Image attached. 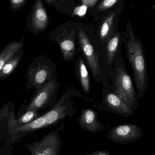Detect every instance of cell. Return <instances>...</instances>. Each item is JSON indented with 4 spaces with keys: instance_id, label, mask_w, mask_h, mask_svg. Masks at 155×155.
Instances as JSON below:
<instances>
[{
    "instance_id": "15",
    "label": "cell",
    "mask_w": 155,
    "mask_h": 155,
    "mask_svg": "<svg viewBox=\"0 0 155 155\" xmlns=\"http://www.w3.org/2000/svg\"><path fill=\"white\" fill-rule=\"evenodd\" d=\"M78 70L82 87L85 92L88 94L90 92V78L87 69L83 59H80L79 60Z\"/></svg>"
},
{
    "instance_id": "16",
    "label": "cell",
    "mask_w": 155,
    "mask_h": 155,
    "mask_svg": "<svg viewBox=\"0 0 155 155\" xmlns=\"http://www.w3.org/2000/svg\"><path fill=\"white\" fill-rule=\"evenodd\" d=\"M38 117H39V114L38 111L34 110H27L17 121H11V123L14 127L20 126L29 124Z\"/></svg>"
},
{
    "instance_id": "3",
    "label": "cell",
    "mask_w": 155,
    "mask_h": 155,
    "mask_svg": "<svg viewBox=\"0 0 155 155\" xmlns=\"http://www.w3.org/2000/svg\"><path fill=\"white\" fill-rule=\"evenodd\" d=\"M53 65L45 55L37 56L29 65L26 73L27 88L38 91L45 83L52 79Z\"/></svg>"
},
{
    "instance_id": "1",
    "label": "cell",
    "mask_w": 155,
    "mask_h": 155,
    "mask_svg": "<svg viewBox=\"0 0 155 155\" xmlns=\"http://www.w3.org/2000/svg\"><path fill=\"white\" fill-rule=\"evenodd\" d=\"M67 96L66 94H64L52 110L45 114L39 117L29 124L14 127L12 134L14 135L25 134L41 128L54 125L68 116H72L73 113L70 108V104L66 103Z\"/></svg>"
},
{
    "instance_id": "14",
    "label": "cell",
    "mask_w": 155,
    "mask_h": 155,
    "mask_svg": "<svg viewBox=\"0 0 155 155\" xmlns=\"http://www.w3.org/2000/svg\"><path fill=\"white\" fill-rule=\"evenodd\" d=\"M23 54L22 48L5 64L0 71V81L10 75L15 70L22 58Z\"/></svg>"
},
{
    "instance_id": "11",
    "label": "cell",
    "mask_w": 155,
    "mask_h": 155,
    "mask_svg": "<svg viewBox=\"0 0 155 155\" xmlns=\"http://www.w3.org/2000/svg\"><path fill=\"white\" fill-rule=\"evenodd\" d=\"M49 37L57 43L65 60H69L73 56L76 49V41L71 34L63 32L59 35L50 34Z\"/></svg>"
},
{
    "instance_id": "13",
    "label": "cell",
    "mask_w": 155,
    "mask_h": 155,
    "mask_svg": "<svg viewBox=\"0 0 155 155\" xmlns=\"http://www.w3.org/2000/svg\"><path fill=\"white\" fill-rule=\"evenodd\" d=\"M106 101L109 106L116 111L125 116H130L133 114V111L118 95L111 93L106 97Z\"/></svg>"
},
{
    "instance_id": "4",
    "label": "cell",
    "mask_w": 155,
    "mask_h": 155,
    "mask_svg": "<svg viewBox=\"0 0 155 155\" xmlns=\"http://www.w3.org/2000/svg\"><path fill=\"white\" fill-rule=\"evenodd\" d=\"M143 134V132L139 126L126 123L109 129L106 138L116 143L126 144L138 141Z\"/></svg>"
},
{
    "instance_id": "5",
    "label": "cell",
    "mask_w": 155,
    "mask_h": 155,
    "mask_svg": "<svg viewBox=\"0 0 155 155\" xmlns=\"http://www.w3.org/2000/svg\"><path fill=\"white\" fill-rule=\"evenodd\" d=\"M50 19L44 5V0H35L27 17L26 27L35 35L45 31Z\"/></svg>"
},
{
    "instance_id": "10",
    "label": "cell",
    "mask_w": 155,
    "mask_h": 155,
    "mask_svg": "<svg viewBox=\"0 0 155 155\" xmlns=\"http://www.w3.org/2000/svg\"><path fill=\"white\" fill-rule=\"evenodd\" d=\"M80 127L92 133H96L105 129V127L98 121L96 112L91 109L83 110L78 118Z\"/></svg>"
},
{
    "instance_id": "2",
    "label": "cell",
    "mask_w": 155,
    "mask_h": 155,
    "mask_svg": "<svg viewBox=\"0 0 155 155\" xmlns=\"http://www.w3.org/2000/svg\"><path fill=\"white\" fill-rule=\"evenodd\" d=\"M126 46V54L133 71L139 97H142L147 86L146 64L143 49L133 32H130Z\"/></svg>"
},
{
    "instance_id": "18",
    "label": "cell",
    "mask_w": 155,
    "mask_h": 155,
    "mask_svg": "<svg viewBox=\"0 0 155 155\" xmlns=\"http://www.w3.org/2000/svg\"><path fill=\"white\" fill-rule=\"evenodd\" d=\"M114 15V13L111 12L102 24L100 31V37L102 41H105L109 37Z\"/></svg>"
},
{
    "instance_id": "21",
    "label": "cell",
    "mask_w": 155,
    "mask_h": 155,
    "mask_svg": "<svg viewBox=\"0 0 155 155\" xmlns=\"http://www.w3.org/2000/svg\"><path fill=\"white\" fill-rule=\"evenodd\" d=\"M51 6H54L57 11H61L62 5L64 2V0H44Z\"/></svg>"
},
{
    "instance_id": "12",
    "label": "cell",
    "mask_w": 155,
    "mask_h": 155,
    "mask_svg": "<svg viewBox=\"0 0 155 155\" xmlns=\"http://www.w3.org/2000/svg\"><path fill=\"white\" fill-rule=\"evenodd\" d=\"M23 41L24 36L22 35L20 41L11 42L3 49L0 53V71L5 64L23 48Z\"/></svg>"
},
{
    "instance_id": "17",
    "label": "cell",
    "mask_w": 155,
    "mask_h": 155,
    "mask_svg": "<svg viewBox=\"0 0 155 155\" xmlns=\"http://www.w3.org/2000/svg\"><path fill=\"white\" fill-rule=\"evenodd\" d=\"M120 35L118 33L115 34L109 40L106 46V54L109 63L112 62L119 45Z\"/></svg>"
},
{
    "instance_id": "7",
    "label": "cell",
    "mask_w": 155,
    "mask_h": 155,
    "mask_svg": "<svg viewBox=\"0 0 155 155\" xmlns=\"http://www.w3.org/2000/svg\"><path fill=\"white\" fill-rule=\"evenodd\" d=\"M46 135L30 148L32 155H60L62 142L58 135L59 128Z\"/></svg>"
},
{
    "instance_id": "19",
    "label": "cell",
    "mask_w": 155,
    "mask_h": 155,
    "mask_svg": "<svg viewBox=\"0 0 155 155\" xmlns=\"http://www.w3.org/2000/svg\"><path fill=\"white\" fill-rule=\"evenodd\" d=\"M10 10L14 12L20 11L25 6L28 0H8Z\"/></svg>"
},
{
    "instance_id": "8",
    "label": "cell",
    "mask_w": 155,
    "mask_h": 155,
    "mask_svg": "<svg viewBox=\"0 0 155 155\" xmlns=\"http://www.w3.org/2000/svg\"><path fill=\"white\" fill-rule=\"evenodd\" d=\"M115 84L118 96L130 107L135 102L136 94L133 84L128 74L122 68L116 69Z\"/></svg>"
},
{
    "instance_id": "20",
    "label": "cell",
    "mask_w": 155,
    "mask_h": 155,
    "mask_svg": "<svg viewBox=\"0 0 155 155\" xmlns=\"http://www.w3.org/2000/svg\"><path fill=\"white\" fill-rule=\"evenodd\" d=\"M117 1V0H103L98 6V8L100 11L106 10L115 4Z\"/></svg>"
},
{
    "instance_id": "23",
    "label": "cell",
    "mask_w": 155,
    "mask_h": 155,
    "mask_svg": "<svg viewBox=\"0 0 155 155\" xmlns=\"http://www.w3.org/2000/svg\"><path fill=\"white\" fill-rule=\"evenodd\" d=\"M86 7L85 6H80L78 7L75 11L76 14L79 15H83L85 14L86 12Z\"/></svg>"
},
{
    "instance_id": "22",
    "label": "cell",
    "mask_w": 155,
    "mask_h": 155,
    "mask_svg": "<svg viewBox=\"0 0 155 155\" xmlns=\"http://www.w3.org/2000/svg\"><path fill=\"white\" fill-rule=\"evenodd\" d=\"M83 155H112L108 151H95L91 153H86Z\"/></svg>"
},
{
    "instance_id": "24",
    "label": "cell",
    "mask_w": 155,
    "mask_h": 155,
    "mask_svg": "<svg viewBox=\"0 0 155 155\" xmlns=\"http://www.w3.org/2000/svg\"><path fill=\"white\" fill-rule=\"evenodd\" d=\"M84 3L88 5H93L98 0H82Z\"/></svg>"
},
{
    "instance_id": "9",
    "label": "cell",
    "mask_w": 155,
    "mask_h": 155,
    "mask_svg": "<svg viewBox=\"0 0 155 155\" xmlns=\"http://www.w3.org/2000/svg\"><path fill=\"white\" fill-rule=\"evenodd\" d=\"M78 38L83 53L87 60L93 75L96 77L100 74L98 55L87 35L82 30H80L78 32Z\"/></svg>"
},
{
    "instance_id": "6",
    "label": "cell",
    "mask_w": 155,
    "mask_h": 155,
    "mask_svg": "<svg viewBox=\"0 0 155 155\" xmlns=\"http://www.w3.org/2000/svg\"><path fill=\"white\" fill-rule=\"evenodd\" d=\"M58 86V81L55 77L44 84L37 91L36 94L27 106L26 111H40L51 105L56 96Z\"/></svg>"
}]
</instances>
